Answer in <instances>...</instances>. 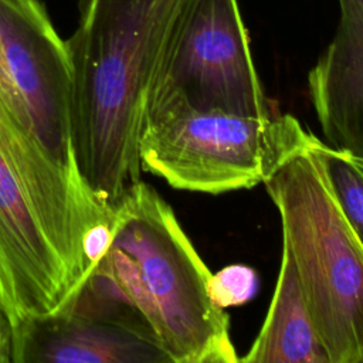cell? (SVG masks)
I'll use <instances>...</instances> for the list:
<instances>
[{
    "label": "cell",
    "mask_w": 363,
    "mask_h": 363,
    "mask_svg": "<svg viewBox=\"0 0 363 363\" xmlns=\"http://www.w3.org/2000/svg\"><path fill=\"white\" fill-rule=\"evenodd\" d=\"M190 1L78 0V23L65 40L72 147L84 183L106 207L140 180L146 98Z\"/></svg>",
    "instance_id": "6da1fadb"
},
{
    "label": "cell",
    "mask_w": 363,
    "mask_h": 363,
    "mask_svg": "<svg viewBox=\"0 0 363 363\" xmlns=\"http://www.w3.org/2000/svg\"><path fill=\"white\" fill-rule=\"evenodd\" d=\"M113 210L111 245L85 282L129 308L169 362H240L211 271L169 203L139 180Z\"/></svg>",
    "instance_id": "7a4b0ae2"
},
{
    "label": "cell",
    "mask_w": 363,
    "mask_h": 363,
    "mask_svg": "<svg viewBox=\"0 0 363 363\" xmlns=\"http://www.w3.org/2000/svg\"><path fill=\"white\" fill-rule=\"evenodd\" d=\"M315 139L308 130L262 183L329 363H363V244L336 201Z\"/></svg>",
    "instance_id": "3957f363"
},
{
    "label": "cell",
    "mask_w": 363,
    "mask_h": 363,
    "mask_svg": "<svg viewBox=\"0 0 363 363\" xmlns=\"http://www.w3.org/2000/svg\"><path fill=\"white\" fill-rule=\"evenodd\" d=\"M292 115L267 118L170 104L145 111L142 170L179 190L220 194L262 183L305 138Z\"/></svg>",
    "instance_id": "277c9868"
},
{
    "label": "cell",
    "mask_w": 363,
    "mask_h": 363,
    "mask_svg": "<svg viewBox=\"0 0 363 363\" xmlns=\"http://www.w3.org/2000/svg\"><path fill=\"white\" fill-rule=\"evenodd\" d=\"M170 104L244 116L277 115L261 85L237 0L190 1L145 111Z\"/></svg>",
    "instance_id": "5b68a950"
},
{
    "label": "cell",
    "mask_w": 363,
    "mask_h": 363,
    "mask_svg": "<svg viewBox=\"0 0 363 363\" xmlns=\"http://www.w3.org/2000/svg\"><path fill=\"white\" fill-rule=\"evenodd\" d=\"M72 68L40 0H0V96L47 153L84 182L71 135Z\"/></svg>",
    "instance_id": "8992f818"
},
{
    "label": "cell",
    "mask_w": 363,
    "mask_h": 363,
    "mask_svg": "<svg viewBox=\"0 0 363 363\" xmlns=\"http://www.w3.org/2000/svg\"><path fill=\"white\" fill-rule=\"evenodd\" d=\"M75 291L0 147V312L11 329L55 312Z\"/></svg>",
    "instance_id": "52a82bcc"
},
{
    "label": "cell",
    "mask_w": 363,
    "mask_h": 363,
    "mask_svg": "<svg viewBox=\"0 0 363 363\" xmlns=\"http://www.w3.org/2000/svg\"><path fill=\"white\" fill-rule=\"evenodd\" d=\"M13 363H163V352L132 326L75 296L55 312L11 328Z\"/></svg>",
    "instance_id": "ba28073f"
},
{
    "label": "cell",
    "mask_w": 363,
    "mask_h": 363,
    "mask_svg": "<svg viewBox=\"0 0 363 363\" xmlns=\"http://www.w3.org/2000/svg\"><path fill=\"white\" fill-rule=\"evenodd\" d=\"M332 41L308 74L325 143L363 156V0H337Z\"/></svg>",
    "instance_id": "9c48e42d"
},
{
    "label": "cell",
    "mask_w": 363,
    "mask_h": 363,
    "mask_svg": "<svg viewBox=\"0 0 363 363\" xmlns=\"http://www.w3.org/2000/svg\"><path fill=\"white\" fill-rule=\"evenodd\" d=\"M245 363H329L306 308L285 245L274 295L258 336L240 359Z\"/></svg>",
    "instance_id": "30bf717a"
},
{
    "label": "cell",
    "mask_w": 363,
    "mask_h": 363,
    "mask_svg": "<svg viewBox=\"0 0 363 363\" xmlns=\"http://www.w3.org/2000/svg\"><path fill=\"white\" fill-rule=\"evenodd\" d=\"M315 146L336 201L363 244V156L329 146L318 136Z\"/></svg>",
    "instance_id": "8fae6325"
},
{
    "label": "cell",
    "mask_w": 363,
    "mask_h": 363,
    "mask_svg": "<svg viewBox=\"0 0 363 363\" xmlns=\"http://www.w3.org/2000/svg\"><path fill=\"white\" fill-rule=\"evenodd\" d=\"M258 289V275L248 265L233 264L211 274L208 294L214 303L223 309L248 302Z\"/></svg>",
    "instance_id": "7c38bea8"
},
{
    "label": "cell",
    "mask_w": 363,
    "mask_h": 363,
    "mask_svg": "<svg viewBox=\"0 0 363 363\" xmlns=\"http://www.w3.org/2000/svg\"><path fill=\"white\" fill-rule=\"evenodd\" d=\"M11 362V330L7 319L0 312V363Z\"/></svg>",
    "instance_id": "4fadbf2b"
}]
</instances>
